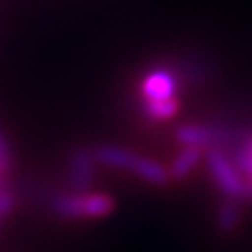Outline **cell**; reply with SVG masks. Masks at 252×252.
Returning a JSON list of instances; mask_svg holds the SVG:
<instances>
[{
  "label": "cell",
  "instance_id": "9",
  "mask_svg": "<svg viewBox=\"0 0 252 252\" xmlns=\"http://www.w3.org/2000/svg\"><path fill=\"white\" fill-rule=\"evenodd\" d=\"M236 167L238 171L248 179L246 187H248V195H252V135L248 137V141L242 145V149L236 155Z\"/></svg>",
  "mask_w": 252,
  "mask_h": 252
},
{
  "label": "cell",
  "instance_id": "7",
  "mask_svg": "<svg viewBox=\"0 0 252 252\" xmlns=\"http://www.w3.org/2000/svg\"><path fill=\"white\" fill-rule=\"evenodd\" d=\"M201 157H203V149L201 147L185 145L183 151H179V155L173 159L171 169H169V177L175 179V181L185 179L189 173H191L197 167V163L201 161Z\"/></svg>",
  "mask_w": 252,
  "mask_h": 252
},
{
  "label": "cell",
  "instance_id": "10",
  "mask_svg": "<svg viewBox=\"0 0 252 252\" xmlns=\"http://www.w3.org/2000/svg\"><path fill=\"white\" fill-rule=\"evenodd\" d=\"M238 222V209L234 203H226L219 211V228L222 232H230Z\"/></svg>",
  "mask_w": 252,
  "mask_h": 252
},
{
  "label": "cell",
  "instance_id": "4",
  "mask_svg": "<svg viewBox=\"0 0 252 252\" xmlns=\"http://www.w3.org/2000/svg\"><path fill=\"white\" fill-rule=\"evenodd\" d=\"M175 92H177V80L171 72H165V70L151 72L141 84V94L145 101L169 99V97H175Z\"/></svg>",
  "mask_w": 252,
  "mask_h": 252
},
{
  "label": "cell",
  "instance_id": "12",
  "mask_svg": "<svg viewBox=\"0 0 252 252\" xmlns=\"http://www.w3.org/2000/svg\"><path fill=\"white\" fill-rule=\"evenodd\" d=\"M14 209V195L0 183V219H4Z\"/></svg>",
  "mask_w": 252,
  "mask_h": 252
},
{
  "label": "cell",
  "instance_id": "6",
  "mask_svg": "<svg viewBox=\"0 0 252 252\" xmlns=\"http://www.w3.org/2000/svg\"><path fill=\"white\" fill-rule=\"evenodd\" d=\"M94 163H95V155L90 149H78L72 155V163H70V181L74 187L82 189L88 187L92 177H94Z\"/></svg>",
  "mask_w": 252,
  "mask_h": 252
},
{
  "label": "cell",
  "instance_id": "3",
  "mask_svg": "<svg viewBox=\"0 0 252 252\" xmlns=\"http://www.w3.org/2000/svg\"><path fill=\"white\" fill-rule=\"evenodd\" d=\"M207 165H209V171H211L215 183L219 185V189L224 195H228L232 199H240V197L248 195V187H246V181H244L242 173L220 149L209 147Z\"/></svg>",
  "mask_w": 252,
  "mask_h": 252
},
{
  "label": "cell",
  "instance_id": "8",
  "mask_svg": "<svg viewBox=\"0 0 252 252\" xmlns=\"http://www.w3.org/2000/svg\"><path fill=\"white\" fill-rule=\"evenodd\" d=\"M179 111V103L175 97L169 99H151L145 101V113L151 119H169Z\"/></svg>",
  "mask_w": 252,
  "mask_h": 252
},
{
  "label": "cell",
  "instance_id": "2",
  "mask_svg": "<svg viewBox=\"0 0 252 252\" xmlns=\"http://www.w3.org/2000/svg\"><path fill=\"white\" fill-rule=\"evenodd\" d=\"M50 207L64 219H99L113 213L115 201L105 193H72L54 197Z\"/></svg>",
  "mask_w": 252,
  "mask_h": 252
},
{
  "label": "cell",
  "instance_id": "5",
  "mask_svg": "<svg viewBox=\"0 0 252 252\" xmlns=\"http://www.w3.org/2000/svg\"><path fill=\"white\" fill-rule=\"evenodd\" d=\"M175 139L181 145H195V147H213L220 141V131L209 125H181L175 131Z\"/></svg>",
  "mask_w": 252,
  "mask_h": 252
},
{
  "label": "cell",
  "instance_id": "1",
  "mask_svg": "<svg viewBox=\"0 0 252 252\" xmlns=\"http://www.w3.org/2000/svg\"><path fill=\"white\" fill-rule=\"evenodd\" d=\"M94 155H95V161L115 167V169H121V171H129L151 185H167L171 181L169 171L161 163H157L149 157H141L127 149L113 147V145H101L94 151Z\"/></svg>",
  "mask_w": 252,
  "mask_h": 252
},
{
  "label": "cell",
  "instance_id": "11",
  "mask_svg": "<svg viewBox=\"0 0 252 252\" xmlns=\"http://www.w3.org/2000/svg\"><path fill=\"white\" fill-rule=\"evenodd\" d=\"M10 163H12V157H10V149L6 145V139L0 133V181H2L10 169Z\"/></svg>",
  "mask_w": 252,
  "mask_h": 252
}]
</instances>
